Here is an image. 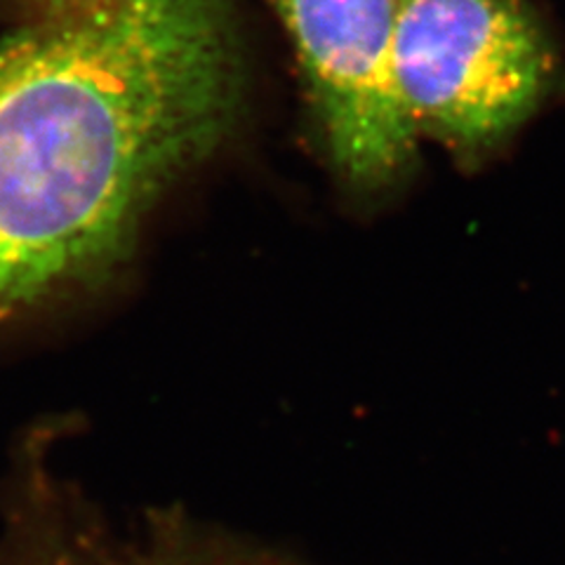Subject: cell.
<instances>
[{
  "label": "cell",
  "mask_w": 565,
  "mask_h": 565,
  "mask_svg": "<svg viewBox=\"0 0 565 565\" xmlns=\"http://www.w3.org/2000/svg\"><path fill=\"white\" fill-rule=\"evenodd\" d=\"M334 166L380 186L408 166L417 132L394 85L401 0H276Z\"/></svg>",
  "instance_id": "obj_3"
},
{
  "label": "cell",
  "mask_w": 565,
  "mask_h": 565,
  "mask_svg": "<svg viewBox=\"0 0 565 565\" xmlns=\"http://www.w3.org/2000/svg\"><path fill=\"white\" fill-rule=\"evenodd\" d=\"M35 3L47 6L52 10H60V12H74V10H83L87 6H95L99 0H35Z\"/></svg>",
  "instance_id": "obj_4"
},
{
  "label": "cell",
  "mask_w": 565,
  "mask_h": 565,
  "mask_svg": "<svg viewBox=\"0 0 565 565\" xmlns=\"http://www.w3.org/2000/svg\"><path fill=\"white\" fill-rule=\"evenodd\" d=\"M191 147L172 81L109 24L0 45V323L111 264Z\"/></svg>",
  "instance_id": "obj_1"
},
{
  "label": "cell",
  "mask_w": 565,
  "mask_h": 565,
  "mask_svg": "<svg viewBox=\"0 0 565 565\" xmlns=\"http://www.w3.org/2000/svg\"><path fill=\"white\" fill-rule=\"evenodd\" d=\"M394 85L417 135L469 163L565 97V64L527 0H401Z\"/></svg>",
  "instance_id": "obj_2"
}]
</instances>
